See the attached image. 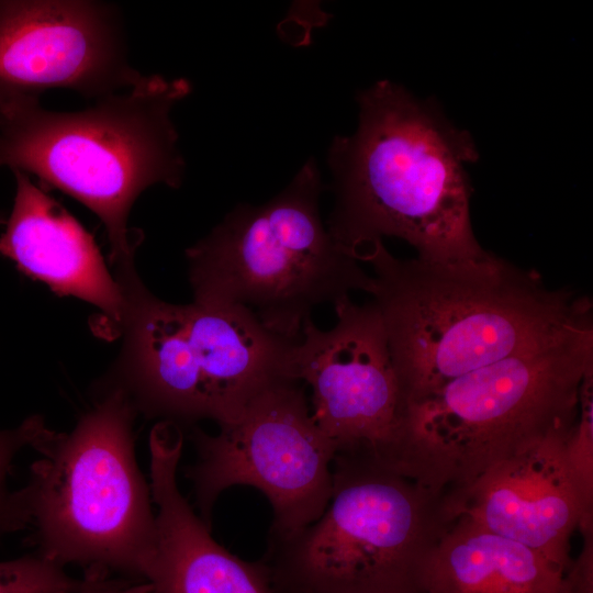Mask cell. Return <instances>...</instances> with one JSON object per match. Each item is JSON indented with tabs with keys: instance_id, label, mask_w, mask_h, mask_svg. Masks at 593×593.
Here are the masks:
<instances>
[{
	"instance_id": "1",
	"label": "cell",
	"mask_w": 593,
	"mask_h": 593,
	"mask_svg": "<svg viewBox=\"0 0 593 593\" xmlns=\"http://www.w3.org/2000/svg\"><path fill=\"white\" fill-rule=\"evenodd\" d=\"M355 259L372 268L370 294L406 406L592 322L588 296L551 289L536 271L490 253L450 262L399 259L378 240Z\"/></svg>"
},
{
	"instance_id": "2",
	"label": "cell",
	"mask_w": 593,
	"mask_h": 593,
	"mask_svg": "<svg viewBox=\"0 0 593 593\" xmlns=\"http://www.w3.org/2000/svg\"><path fill=\"white\" fill-rule=\"evenodd\" d=\"M358 103L357 131L335 137L328 154L334 242L354 259L383 236L406 240L426 260L485 256L470 221L471 136L389 80L360 92Z\"/></svg>"
},
{
	"instance_id": "3",
	"label": "cell",
	"mask_w": 593,
	"mask_h": 593,
	"mask_svg": "<svg viewBox=\"0 0 593 593\" xmlns=\"http://www.w3.org/2000/svg\"><path fill=\"white\" fill-rule=\"evenodd\" d=\"M190 92L189 80L155 74L82 110L14 108L0 115V168L79 201L103 224L115 269L135 265L143 239L130 226L136 200L152 186L177 189L183 181L171 111Z\"/></svg>"
},
{
	"instance_id": "4",
	"label": "cell",
	"mask_w": 593,
	"mask_h": 593,
	"mask_svg": "<svg viewBox=\"0 0 593 593\" xmlns=\"http://www.w3.org/2000/svg\"><path fill=\"white\" fill-rule=\"evenodd\" d=\"M124 299L119 354L92 391L119 390L138 415L182 432L242 415L270 385L294 380L296 342L266 329L242 307L166 302L135 265L114 269Z\"/></svg>"
},
{
	"instance_id": "5",
	"label": "cell",
	"mask_w": 593,
	"mask_h": 593,
	"mask_svg": "<svg viewBox=\"0 0 593 593\" xmlns=\"http://www.w3.org/2000/svg\"><path fill=\"white\" fill-rule=\"evenodd\" d=\"M72 429H51L21 489L35 553L63 567L148 581L157 527L135 452L138 416L119 390L92 391Z\"/></svg>"
},
{
	"instance_id": "6",
	"label": "cell",
	"mask_w": 593,
	"mask_h": 593,
	"mask_svg": "<svg viewBox=\"0 0 593 593\" xmlns=\"http://www.w3.org/2000/svg\"><path fill=\"white\" fill-rule=\"evenodd\" d=\"M333 489L306 526L269 537L276 593H425L428 559L456 516L450 491L367 455H335Z\"/></svg>"
},
{
	"instance_id": "7",
	"label": "cell",
	"mask_w": 593,
	"mask_h": 593,
	"mask_svg": "<svg viewBox=\"0 0 593 593\" xmlns=\"http://www.w3.org/2000/svg\"><path fill=\"white\" fill-rule=\"evenodd\" d=\"M593 323L463 374L406 406L400 462L450 493L575 423Z\"/></svg>"
},
{
	"instance_id": "8",
	"label": "cell",
	"mask_w": 593,
	"mask_h": 593,
	"mask_svg": "<svg viewBox=\"0 0 593 593\" xmlns=\"http://www.w3.org/2000/svg\"><path fill=\"white\" fill-rule=\"evenodd\" d=\"M320 193L310 159L268 202L235 206L186 250L193 302L245 309L269 332L298 342L316 306L370 293L372 277L323 225Z\"/></svg>"
},
{
	"instance_id": "9",
	"label": "cell",
	"mask_w": 593,
	"mask_h": 593,
	"mask_svg": "<svg viewBox=\"0 0 593 593\" xmlns=\"http://www.w3.org/2000/svg\"><path fill=\"white\" fill-rule=\"evenodd\" d=\"M300 381L277 382L216 434L188 430L197 457L184 469L199 516L211 527L219 496L235 485L259 490L272 508L269 537L315 521L333 489V443L315 423Z\"/></svg>"
},
{
	"instance_id": "10",
	"label": "cell",
	"mask_w": 593,
	"mask_h": 593,
	"mask_svg": "<svg viewBox=\"0 0 593 593\" xmlns=\"http://www.w3.org/2000/svg\"><path fill=\"white\" fill-rule=\"evenodd\" d=\"M327 331L312 318L292 351L293 377L311 389L312 416L335 455H368L395 462L405 436L406 404L387 334L373 301L346 296L333 305Z\"/></svg>"
},
{
	"instance_id": "11",
	"label": "cell",
	"mask_w": 593,
	"mask_h": 593,
	"mask_svg": "<svg viewBox=\"0 0 593 593\" xmlns=\"http://www.w3.org/2000/svg\"><path fill=\"white\" fill-rule=\"evenodd\" d=\"M116 4L0 0V115L52 89L96 101L138 83Z\"/></svg>"
},
{
	"instance_id": "12",
	"label": "cell",
	"mask_w": 593,
	"mask_h": 593,
	"mask_svg": "<svg viewBox=\"0 0 593 593\" xmlns=\"http://www.w3.org/2000/svg\"><path fill=\"white\" fill-rule=\"evenodd\" d=\"M570 429L550 435L450 493L455 516L529 547L566 573L572 562L571 537L581 519L564 458Z\"/></svg>"
},
{
	"instance_id": "13",
	"label": "cell",
	"mask_w": 593,
	"mask_h": 593,
	"mask_svg": "<svg viewBox=\"0 0 593 593\" xmlns=\"http://www.w3.org/2000/svg\"><path fill=\"white\" fill-rule=\"evenodd\" d=\"M183 432L156 423L149 435L150 492L157 549L149 578L156 593H276L261 561H246L221 546L180 492L177 471Z\"/></svg>"
},
{
	"instance_id": "14",
	"label": "cell",
	"mask_w": 593,
	"mask_h": 593,
	"mask_svg": "<svg viewBox=\"0 0 593 593\" xmlns=\"http://www.w3.org/2000/svg\"><path fill=\"white\" fill-rule=\"evenodd\" d=\"M11 172L15 194L0 235V255L56 294L93 304L120 326L125 309L123 290L93 236L27 174Z\"/></svg>"
},
{
	"instance_id": "15",
	"label": "cell",
	"mask_w": 593,
	"mask_h": 593,
	"mask_svg": "<svg viewBox=\"0 0 593 593\" xmlns=\"http://www.w3.org/2000/svg\"><path fill=\"white\" fill-rule=\"evenodd\" d=\"M563 575L537 551L466 516L433 550L425 593H562Z\"/></svg>"
},
{
	"instance_id": "16",
	"label": "cell",
	"mask_w": 593,
	"mask_h": 593,
	"mask_svg": "<svg viewBox=\"0 0 593 593\" xmlns=\"http://www.w3.org/2000/svg\"><path fill=\"white\" fill-rule=\"evenodd\" d=\"M564 458L581 510L578 530L593 529V368L582 382L579 415L567 436Z\"/></svg>"
},
{
	"instance_id": "17",
	"label": "cell",
	"mask_w": 593,
	"mask_h": 593,
	"mask_svg": "<svg viewBox=\"0 0 593 593\" xmlns=\"http://www.w3.org/2000/svg\"><path fill=\"white\" fill-rule=\"evenodd\" d=\"M49 430L38 414L24 418L15 427L0 429V540L7 535L27 529L29 518L22 491H11L8 478L16 455L25 447L34 449Z\"/></svg>"
},
{
	"instance_id": "18",
	"label": "cell",
	"mask_w": 593,
	"mask_h": 593,
	"mask_svg": "<svg viewBox=\"0 0 593 593\" xmlns=\"http://www.w3.org/2000/svg\"><path fill=\"white\" fill-rule=\"evenodd\" d=\"M65 567L37 553L0 561V593H60L79 586Z\"/></svg>"
},
{
	"instance_id": "19",
	"label": "cell",
	"mask_w": 593,
	"mask_h": 593,
	"mask_svg": "<svg viewBox=\"0 0 593 593\" xmlns=\"http://www.w3.org/2000/svg\"><path fill=\"white\" fill-rule=\"evenodd\" d=\"M60 593H156V589L148 581L87 571L78 588Z\"/></svg>"
},
{
	"instance_id": "20",
	"label": "cell",
	"mask_w": 593,
	"mask_h": 593,
	"mask_svg": "<svg viewBox=\"0 0 593 593\" xmlns=\"http://www.w3.org/2000/svg\"><path fill=\"white\" fill-rule=\"evenodd\" d=\"M581 535L583 546L563 575L562 593H593V529Z\"/></svg>"
},
{
	"instance_id": "21",
	"label": "cell",
	"mask_w": 593,
	"mask_h": 593,
	"mask_svg": "<svg viewBox=\"0 0 593 593\" xmlns=\"http://www.w3.org/2000/svg\"><path fill=\"white\" fill-rule=\"evenodd\" d=\"M7 220L5 214L0 210V225L4 224Z\"/></svg>"
},
{
	"instance_id": "22",
	"label": "cell",
	"mask_w": 593,
	"mask_h": 593,
	"mask_svg": "<svg viewBox=\"0 0 593 593\" xmlns=\"http://www.w3.org/2000/svg\"><path fill=\"white\" fill-rule=\"evenodd\" d=\"M0 124H1V118H0Z\"/></svg>"
}]
</instances>
